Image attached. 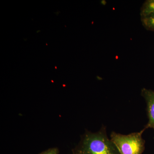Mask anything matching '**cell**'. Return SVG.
Returning <instances> with one entry per match:
<instances>
[{
    "instance_id": "6da1fadb",
    "label": "cell",
    "mask_w": 154,
    "mask_h": 154,
    "mask_svg": "<svg viewBox=\"0 0 154 154\" xmlns=\"http://www.w3.org/2000/svg\"><path fill=\"white\" fill-rule=\"evenodd\" d=\"M73 154H120L110 139L107 137L106 129L98 132L87 131L73 150Z\"/></svg>"
},
{
    "instance_id": "7a4b0ae2",
    "label": "cell",
    "mask_w": 154,
    "mask_h": 154,
    "mask_svg": "<svg viewBox=\"0 0 154 154\" xmlns=\"http://www.w3.org/2000/svg\"><path fill=\"white\" fill-rule=\"evenodd\" d=\"M143 129L140 132L124 135L112 132L110 139L117 148L120 154H142L145 142L143 138Z\"/></svg>"
},
{
    "instance_id": "3957f363",
    "label": "cell",
    "mask_w": 154,
    "mask_h": 154,
    "mask_svg": "<svg viewBox=\"0 0 154 154\" xmlns=\"http://www.w3.org/2000/svg\"><path fill=\"white\" fill-rule=\"evenodd\" d=\"M141 95L145 99L146 103L149 119L148 122L144 129L151 128L154 129V91L143 88L141 91Z\"/></svg>"
},
{
    "instance_id": "277c9868",
    "label": "cell",
    "mask_w": 154,
    "mask_h": 154,
    "mask_svg": "<svg viewBox=\"0 0 154 154\" xmlns=\"http://www.w3.org/2000/svg\"><path fill=\"white\" fill-rule=\"evenodd\" d=\"M154 14V0H146L140 8L141 18Z\"/></svg>"
},
{
    "instance_id": "5b68a950",
    "label": "cell",
    "mask_w": 154,
    "mask_h": 154,
    "mask_svg": "<svg viewBox=\"0 0 154 154\" xmlns=\"http://www.w3.org/2000/svg\"><path fill=\"white\" fill-rule=\"evenodd\" d=\"M143 26L147 30L154 32V14L141 18Z\"/></svg>"
},
{
    "instance_id": "8992f818",
    "label": "cell",
    "mask_w": 154,
    "mask_h": 154,
    "mask_svg": "<svg viewBox=\"0 0 154 154\" xmlns=\"http://www.w3.org/2000/svg\"><path fill=\"white\" fill-rule=\"evenodd\" d=\"M59 150L57 147L51 148L44 151L42 152L39 154H59Z\"/></svg>"
},
{
    "instance_id": "52a82bcc",
    "label": "cell",
    "mask_w": 154,
    "mask_h": 154,
    "mask_svg": "<svg viewBox=\"0 0 154 154\" xmlns=\"http://www.w3.org/2000/svg\"><path fill=\"white\" fill-rule=\"evenodd\" d=\"M40 30H38V31H37L36 32H37V33H38V32H40Z\"/></svg>"
}]
</instances>
